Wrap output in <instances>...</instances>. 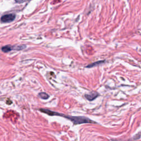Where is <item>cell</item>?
<instances>
[{
  "label": "cell",
  "instance_id": "1",
  "mask_svg": "<svg viewBox=\"0 0 141 141\" xmlns=\"http://www.w3.org/2000/svg\"><path fill=\"white\" fill-rule=\"evenodd\" d=\"M44 113L50 115V116H62L65 118H67V119L71 120L75 125L82 124V123H95L93 121L91 120L90 118H87L86 117L67 116V115H65L64 114L53 112V111L48 110V109H45L44 110Z\"/></svg>",
  "mask_w": 141,
  "mask_h": 141
},
{
  "label": "cell",
  "instance_id": "2",
  "mask_svg": "<svg viewBox=\"0 0 141 141\" xmlns=\"http://www.w3.org/2000/svg\"><path fill=\"white\" fill-rule=\"evenodd\" d=\"M26 48V46L24 45H18V46H11V45H6L2 47V50L4 53H8L9 51L13 50H23Z\"/></svg>",
  "mask_w": 141,
  "mask_h": 141
},
{
  "label": "cell",
  "instance_id": "3",
  "mask_svg": "<svg viewBox=\"0 0 141 141\" xmlns=\"http://www.w3.org/2000/svg\"><path fill=\"white\" fill-rule=\"evenodd\" d=\"M16 18V14L14 13H10L3 16L1 18V22L2 23H10L13 21Z\"/></svg>",
  "mask_w": 141,
  "mask_h": 141
},
{
  "label": "cell",
  "instance_id": "4",
  "mask_svg": "<svg viewBox=\"0 0 141 141\" xmlns=\"http://www.w3.org/2000/svg\"><path fill=\"white\" fill-rule=\"evenodd\" d=\"M99 95V94L96 92H92L90 93L85 94V97L89 101H93Z\"/></svg>",
  "mask_w": 141,
  "mask_h": 141
},
{
  "label": "cell",
  "instance_id": "5",
  "mask_svg": "<svg viewBox=\"0 0 141 141\" xmlns=\"http://www.w3.org/2000/svg\"><path fill=\"white\" fill-rule=\"evenodd\" d=\"M104 61H98V62H95L94 63H91V64H90V65H88L87 66H86V67H87V68H92V67H95V66H97L98 65H100L101 63H104Z\"/></svg>",
  "mask_w": 141,
  "mask_h": 141
},
{
  "label": "cell",
  "instance_id": "6",
  "mask_svg": "<svg viewBox=\"0 0 141 141\" xmlns=\"http://www.w3.org/2000/svg\"><path fill=\"white\" fill-rule=\"evenodd\" d=\"M39 96L41 98V99H44V100L48 99L49 98V95L48 94H46V93H44V92L40 93L39 94Z\"/></svg>",
  "mask_w": 141,
  "mask_h": 141
}]
</instances>
